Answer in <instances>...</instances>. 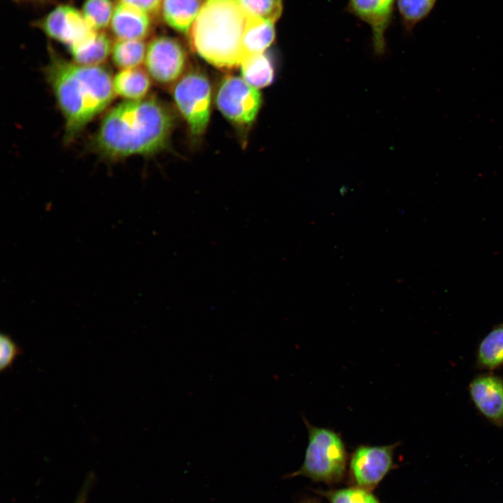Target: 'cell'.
Wrapping results in <instances>:
<instances>
[{
  "label": "cell",
  "instance_id": "obj_1",
  "mask_svg": "<svg viewBox=\"0 0 503 503\" xmlns=\"http://www.w3.org/2000/svg\"><path fill=\"white\" fill-rule=\"evenodd\" d=\"M175 115L154 96L124 101L107 110L93 135L92 149L108 161L152 155L167 145Z\"/></svg>",
  "mask_w": 503,
  "mask_h": 503
},
{
  "label": "cell",
  "instance_id": "obj_2",
  "mask_svg": "<svg viewBox=\"0 0 503 503\" xmlns=\"http://www.w3.org/2000/svg\"><path fill=\"white\" fill-rule=\"evenodd\" d=\"M45 75L64 120L66 143L106 110L116 96L113 77L103 65H83L52 55Z\"/></svg>",
  "mask_w": 503,
  "mask_h": 503
},
{
  "label": "cell",
  "instance_id": "obj_3",
  "mask_svg": "<svg viewBox=\"0 0 503 503\" xmlns=\"http://www.w3.org/2000/svg\"><path fill=\"white\" fill-rule=\"evenodd\" d=\"M247 19L237 0H207L188 34L192 49L219 69L240 66Z\"/></svg>",
  "mask_w": 503,
  "mask_h": 503
},
{
  "label": "cell",
  "instance_id": "obj_4",
  "mask_svg": "<svg viewBox=\"0 0 503 503\" xmlns=\"http://www.w3.org/2000/svg\"><path fill=\"white\" fill-rule=\"evenodd\" d=\"M308 432V444L303 462L286 478L306 476L326 483L340 481L347 469V453L341 435L335 430L312 425L303 418Z\"/></svg>",
  "mask_w": 503,
  "mask_h": 503
},
{
  "label": "cell",
  "instance_id": "obj_5",
  "mask_svg": "<svg viewBox=\"0 0 503 503\" xmlns=\"http://www.w3.org/2000/svg\"><path fill=\"white\" fill-rule=\"evenodd\" d=\"M175 105L191 134L198 138L205 131L211 112L212 89L203 73L189 69L171 87Z\"/></svg>",
  "mask_w": 503,
  "mask_h": 503
},
{
  "label": "cell",
  "instance_id": "obj_6",
  "mask_svg": "<svg viewBox=\"0 0 503 503\" xmlns=\"http://www.w3.org/2000/svg\"><path fill=\"white\" fill-rule=\"evenodd\" d=\"M145 69L158 86L169 89L187 73L188 54L176 38L161 36L147 45Z\"/></svg>",
  "mask_w": 503,
  "mask_h": 503
},
{
  "label": "cell",
  "instance_id": "obj_7",
  "mask_svg": "<svg viewBox=\"0 0 503 503\" xmlns=\"http://www.w3.org/2000/svg\"><path fill=\"white\" fill-rule=\"evenodd\" d=\"M215 101L219 111L230 122L248 126L258 115L262 98L258 89L242 78L228 75L221 81Z\"/></svg>",
  "mask_w": 503,
  "mask_h": 503
},
{
  "label": "cell",
  "instance_id": "obj_8",
  "mask_svg": "<svg viewBox=\"0 0 503 503\" xmlns=\"http://www.w3.org/2000/svg\"><path fill=\"white\" fill-rule=\"evenodd\" d=\"M398 445L357 446L349 461L350 476L356 486L373 490L393 467Z\"/></svg>",
  "mask_w": 503,
  "mask_h": 503
},
{
  "label": "cell",
  "instance_id": "obj_9",
  "mask_svg": "<svg viewBox=\"0 0 503 503\" xmlns=\"http://www.w3.org/2000/svg\"><path fill=\"white\" fill-rule=\"evenodd\" d=\"M41 27L48 36L68 49L87 43L97 33L83 15L69 6L57 7L43 20Z\"/></svg>",
  "mask_w": 503,
  "mask_h": 503
},
{
  "label": "cell",
  "instance_id": "obj_10",
  "mask_svg": "<svg viewBox=\"0 0 503 503\" xmlns=\"http://www.w3.org/2000/svg\"><path fill=\"white\" fill-rule=\"evenodd\" d=\"M469 393L479 412L492 425L503 426V378L493 373L476 376L469 383Z\"/></svg>",
  "mask_w": 503,
  "mask_h": 503
},
{
  "label": "cell",
  "instance_id": "obj_11",
  "mask_svg": "<svg viewBox=\"0 0 503 503\" xmlns=\"http://www.w3.org/2000/svg\"><path fill=\"white\" fill-rule=\"evenodd\" d=\"M395 1L349 0L348 10L370 26L374 50L378 55L386 50L385 34L393 17Z\"/></svg>",
  "mask_w": 503,
  "mask_h": 503
},
{
  "label": "cell",
  "instance_id": "obj_12",
  "mask_svg": "<svg viewBox=\"0 0 503 503\" xmlns=\"http://www.w3.org/2000/svg\"><path fill=\"white\" fill-rule=\"evenodd\" d=\"M111 27L118 40L143 41L152 30L150 15L122 1L114 8Z\"/></svg>",
  "mask_w": 503,
  "mask_h": 503
},
{
  "label": "cell",
  "instance_id": "obj_13",
  "mask_svg": "<svg viewBox=\"0 0 503 503\" xmlns=\"http://www.w3.org/2000/svg\"><path fill=\"white\" fill-rule=\"evenodd\" d=\"M152 79L141 67L119 70L113 76V88L117 96L123 101H136L148 96Z\"/></svg>",
  "mask_w": 503,
  "mask_h": 503
},
{
  "label": "cell",
  "instance_id": "obj_14",
  "mask_svg": "<svg viewBox=\"0 0 503 503\" xmlns=\"http://www.w3.org/2000/svg\"><path fill=\"white\" fill-rule=\"evenodd\" d=\"M203 3V0H162L160 11L168 26L188 35Z\"/></svg>",
  "mask_w": 503,
  "mask_h": 503
},
{
  "label": "cell",
  "instance_id": "obj_15",
  "mask_svg": "<svg viewBox=\"0 0 503 503\" xmlns=\"http://www.w3.org/2000/svg\"><path fill=\"white\" fill-rule=\"evenodd\" d=\"M275 38L274 22L248 15L243 38V59L249 56L263 53L271 45Z\"/></svg>",
  "mask_w": 503,
  "mask_h": 503
},
{
  "label": "cell",
  "instance_id": "obj_16",
  "mask_svg": "<svg viewBox=\"0 0 503 503\" xmlns=\"http://www.w3.org/2000/svg\"><path fill=\"white\" fill-rule=\"evenodd\" d=\"M503 365V323L495 325L481 340L476 352V366L492 372Z\"/></svg>",
  "mask_w": 503,
  "mask_h": 503
},
{
  "label": "cell",
  "instance_id": "obj_17",
  "mask_svg": "<svg viewBox=\"0 0 503 503\" xmlns=\"http://www.w3.org/2000/svg\"><path fill=\"white\" fill-rule=\"evenodd\" d=\"M110 37L104 32H97L87 43L69 50L73 61L89 66L102 65L111 54L112 48Z\"/></svg>",
  "mask_w": 503,
  "mask_h": 503
},
{
  "label": "cell",
  "instance_id": "obj_18",
  "mask_svg": "<svg viewBox=\"0 0 503 503\" xmlns=\"http://www.w3.org/2000/svg\"><path fill=\"white\" fill-rule=\"evenodd\" d=\"M240 66L242 78L257 89L268 87L273 82L274 66L264 52L246 57Z\"/></svg>",
  "mask_w": 503,
  "mask_h": 503
},
{
  "label": "cell",
  "instance_id": "obj_19",
  "mask_svg": "<svg viewBox=\"0 0 503 503\" xmlns=\"http://www.w3.org/2000/svg\"><path fill=\"white\" fill-rule=\"evenodd\" d=\"M147 47L143 41L117 40L112 48V63L119 70L140 67L145 62Z\"/></svg>",
  "mask_w": 503,
  "mask_h": 503
},
{
  "label": "cell",
  "instance_id": "obj_20",
  "mask_svg": "<svg viewBox=\"0 0 503 503\" xmlns=\"http://www.w3.org/2000/svg\"><path fill=\"white\" fill-rule=\"evenodd\" d=\"M437 0H396L403 25L411 31L425 19L433 10Z\"/></svg>",
  "mask_w": 503,
  "mask_h": 503
},
{
  "label": "cell",
  "instance_id": "obj_21",
  "mask_svg": "<svg viewBox=\"0 0 503 503\" xmlns=\"http://www.w3.org/2000/svg\"><path fill=\"white\" fill-rule=\"evenodd\" d=\"M113 12L112 0H86L82 8L85 19L96 31L109 25Z\"/></svg>",
  "mask_w": 503,
  "mask_h": 503
},
{
  "label": "cell",
  "instance_id": "obj_22",
  "mask_svg": "<svg viewBox=\"0 0 503 503\" xmlns=\"http://www.w3.org/2000/svg\"><path fill=\"white\" fill-rule=\"evenodd\" d=\"M242 10L250 16L275 22L283 10L282 0H237Z\"/></svg>",
  "mask_w": 503,
  "mask_h": 503
},
{
  "label": "cell",
  "instance_id": "obj_23",
  "mask_svg": "<svg viewBox=\"0 0 503 503\" xmlns=\"http://www.w3.org/2000/svg\"><path fill=\"white\" fill-rule=\"evenodd\" d=\"M330 503H380L370 490L356 486L328 491H321Z\"/></svg>",
  "mask_w": 503,
  "mask_h": 503
},
{
  "label": "cell",
  "instance_id": "obj_24",
  "mask_svg": "<svg viewBox=\"0 0 503 503\" xmlns=\"http://www.w3.org/2000/svg\"><path fill=\"white\" fill-rule=\"evenodd\" d=\"M22 353L17 344L6 335H0V370L10 367L15 358Z\"/></svg>",
  "mask_w": 503,
  "mask_h": 503
},
{
  "label": "cell",
  "instance_id": "obj_25",
  "mask_svg": "<svg viewBox=\"0 0 503 503\" xmlns=\"http://www.w3.org/2000/svg\"><path fill=\"white\" fill-rule=\"evenodd\" d=\"M122 2L138 8L149 15L159 14L162 0H122Z\"/></svg>",
  "mask_w": 503,
  "mask_h": 503
},
{
  "label": "cell",
  "instance_id": "obj_26",
  "mask_svg": "<svg viewBox=\"0 0 503 503\" xmlns=\"http://www.w3.org/2000/svg\"><path fill=\"white\" fill-rule=\"evenodd\" d=\"M87 488L85 487L82 488V490L80 493L78 498L75 500L74 503H85L87 499Z\"/></svg>",
  "mask_w": 503,
  "mask_h": 503
},
{
  "label": "cell",
  "instance_id": "obj_27",
  "mask_svg": "<svg viewBox=\"0 0 503 503\" xmlns=\"http://www.w3.org/2000/svg\"><path fill=\"white\" fill-rule=\"evenodd\" d=\"M302 503H314V502H302Z\"/></svg>",
  "mask_w": 503,
  "mask_h": 503
}]
</instances>
